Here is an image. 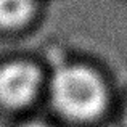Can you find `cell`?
Segmentation results:
<instances>
[{
    "instance_id": "1",
    "label": "cell",
    "mask_w": 127,
    "mask_h": 127,
    "mask_svg": "<svg viewBox=\"0 0 127 127\" xmlns=\"http://www.w3.org/2000/svg\"><path fill=\"white\" fill-rule=\"evenodd\" d=\"M52 100L66 118L87 121L103 111L106 90L101 79L84 66H66L52 81Z\"/></svg>"
},
{
    "instance_id": "2",
    "label": "cell",
    "mask_w": 127,
    "mask_h": 127,
    "mask_svg": "<svg viewBox=\"0 0 127 127\" xmlns=\"http://www.w3.org/2000/svg\"><path fill=\"white\" fill-rule=\"evenodd\" d=\"M40 72L26 61L8 63L0 68V101L6 106H23L35 96Z\"/></svg>"
},
{
    "instance_id": "3",
    "label": "cell",
    "mask_w": 127,
    "mask_h": 127,
    "mask_svg": "<svg viewBox=\"0 0 127 127\" xmlns=\"http://www.w3.org/2000/svg\"><path fill=\"white\" fill-rule=\"evenodd\" d=\"M34 8L35 0H0V28L13 29L24 24Z\"/></svg>"
},
{
    "instance_id": "4",
    "label": "cell",
    "mask_w": 127,
    "mask_h": 127,
    "mask_svg": "<svg viewBox=\"0 0 127 127\" xmlns=\"http://www.w3.org/2000/svg\"><path fill=\"white\" fill-rule=\"evenodd\" d=\"M24 127H45V126H42V124H28Z\"/></svg>"
},
{
    "instance_id": "5",
    "label": "cell",
    "mask_w": 127,
    "mask_h": 127,
    "mask_svg": "<svg viewBox=\"0 0 127 127\" xmlns=\"http://www.w3.org/2000/svg\"><path fill=\"white\" fill-rule=\"evenodd\" d=\"M126 121H127V118H126Z\"/></svg>"
}]
</instances>
